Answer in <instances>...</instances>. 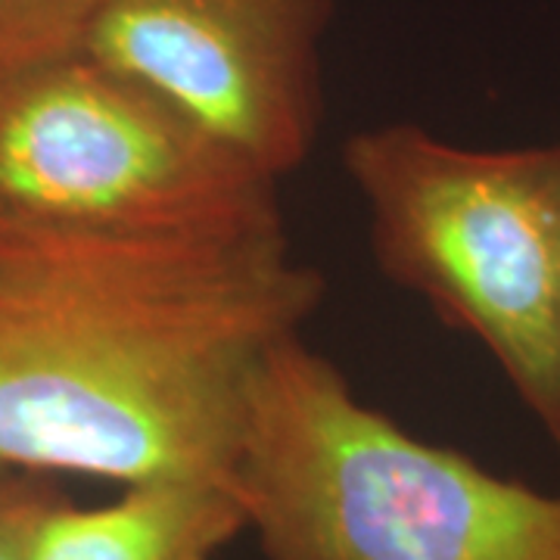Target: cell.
Listing matches in <instances>:
<instances>
[{
    "instance_id": "1",
    "label": "cell",
    "mask_w": 560,
    "mask_h": 560,
    "mask_svg": "<svg viewBox=\"0 0 560 560\" xmlns=\"http://www.w3.org/2000/svg\"><path fill=\"white\" fill-rule=\"evenodd\" d=\"M320 300L287 224L156 237L0 224V467L234 482L253 381Z\"/></svg>"
},
{
    "instance_id": "2",
    "label": "cell",
    "mask_w": 560,
    "mask_h": 560,
    "mask_svg": "<svg viewBox=\"0 0 560 560\" xmlns=\"http://www.w3.org/2000/svg\"><path fill=\"white\" fill-rule=\"evenodd\" d=\"M234 486L268 560H560V492L401 430L302 334L253 381Z\"/></svg>"
},
{
    "instance_id": "3",
    "label": "cell",
    "mask_w": 560,
    "mask_h": 560,
    "mask_svg": "<svg viewBox=\"0 0 560 560\" xmlns=\"http://www.w3.org/2000/svg\"><path fill=\"white\" fill-rule=\"evenodd\" d=\"M342 168L377 268L480 342L560 455V140L482 150L389 121L349 135Z\"/></svg>"
},
{
    "instance_id": "4",
    "label": "cell",
    "mask_w": 560,
    "mask_h": 560,
    "mask_svg": "<svg viewBox=\"0 0 560 560\" xmlns=\"http://www.w3.org/2000/svg\"><path fill=\"white\" fill-rule=\"evenodd\" d=\"M278 184L88 54L0 81V224L138 237L278 228Z\"/></svg>"
},
{
    "instance_id": "5",
    "label": "cell",
    "mask_w": 560,
    "mask_h": 560,
    "mask_svg": "<svg viewBox=\"0 0 560 560\" xmlns=\"http://www.w3.org/2000/svg\"><path fill=\"white\" fill-rule=\"evenodd\" d=\"M330 20L334 0H101L84 54L280 180L318 143Z\"/></svg>"
},
{
    "instance_id": "6",
    "label": "cell",
    "mask_w": 560,
    "mask_h": 560,
    "mask_svg": "<svg viewBox=\"0 0 560 560\" xmlns=\"http://www.w3.org/2000/svg\"><path fill=\"white\" fill-rule=\"evenodd\" d=\"M249 521L228 480H147L101 508L62 499L35 529L28 560H219Z\"/></svg>"
},
{
    "instance_id": "7",
    "label": "cell",
    "mask_w": 560,
    "mask_h": 560,
    "mask_svg": "<svg viewBox=\"0 0 560 560\" xmlns=\"http://www.w3.org/2000/svg\"><path fill=\"white\" fill-rule=\"evenodd\" d=\"M101 0H0V81L81 57Z\"/></svg>"
},
{
    "instance_id": "8",
    "label": "cell",
    "mask_w": 560,
    "mask_h": 560,
    "mask_svg": "<svg viewBox=\"0 0 560 560\" xmlns=\"http://www.w3.org/2000/svg\"><path fill=\"white\" fill-rule=\"evenodd\" d=\"M60 501L40 474H10L0 482V560H28L38 523Z\"/></svg>"
},
{
    "instance_id": "9",
    "label": "cell",
    "mask_w": 560,
    "mask_h": 560,
    "mask_svg": "<svg viewBox=\"0 0 560 560\" xmlns=\"http://www.w3.org/2000/svg\"><path fill=\"white\" fill-rule=\"evenodd\" d=\"M10 474H16V470H3V467H0V482L7 480V477H10Z\"/></svg>"
}]
</instances>
